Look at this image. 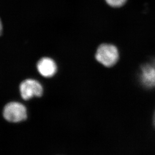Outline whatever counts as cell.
<instances>
[{
	"instance_id": "6da1fadb",
	"label": "cell",
	"mask_w": 155,
	"mask_h": 155,
	"mask_svg": "<svg viewBox=\"0 0 155 155\" xmlns=\"http://www.w3.org/2000/svg\"><path fill=\"white\" fill-rule=\"evenodd\" d=\"M96 59L106 67H111L117 63L119 53L116 46L110 44H102L97 49Z\"/></svg>"
},
{
	"instance_id": "7a4b0ae2",
	"label": "cell",
	"mask_w": 155,
	"mask_h": 155,
	"mask_svg": "<svg viewBox=\"0 0 155 155\" xmlns=\"http://www.w3.org/2000/svg\"><path fill=\"white\" fill-rule=\"evenodd\" d=\"M3 114L4 118L8 121L17 123L26 119L27 109L22 103L11 102L5 106Z\"/></svg>"
},
{
	"instance_id": "3957f363",
	"label": "cell",
	"mask_w": 155,
	"mask_h": 155,
	"mask_svg": "<svg viewBox=\"0 0 155 155\" xmlns=\"http://www.w3.org/2000/svg\"><path fill=\"white\" fill-rule=\"evenodd\" d=\"M21 97L28 100L34 97H41L43 94V87L38 81L34 79H26L21 82L19 86Z\"/></svg>"
},
{
	"instance_id": "277c9868",
	"label": "cell",
	"mask_w": 155,
	"mask_h": 155,
	"mask_svg": "<svg viewBox=\"0 0 155 155\" xmlns=\"http://www.w3.org/2000/svg\"><path fill=\"white\" fill-rule=\"evenodd\" d=\"M37 69L40 75L45 78H51L55 75L57 71V66L54 60L45 57L39 60Z\"/></svg>"
},
{
	"instance_id": "5b68a950",
	"label": "cell",
	"mask_w": 155,
	"mask_h": 155,
	"mask_svg": "<svg viewBox=\"0 0 155 155\" xmlns=\"http://www.w3.org/2000/svg\"><path fill=\"white\" fill-rule=\"evenodd\" d=\"M127 0H105L106 3L112 7H120L123 6Z\"/></svg>"
},
{
	"instance_id": "8992f818",
	"label": "cell",
	"mask_w": 155,
	"mask_h": 155,
	"mask_svg": "<svg viewBox=\"0 0 155 155\" xmlns=\"http://www.w3.org/2000/svg\"><path fill=\"white\" fill-rule=\"evenodd\" d=\"M2 31H3V25H2L1 20L0 19V36L1 35L2 33Z\"/></svg>"
}]
</instances>
